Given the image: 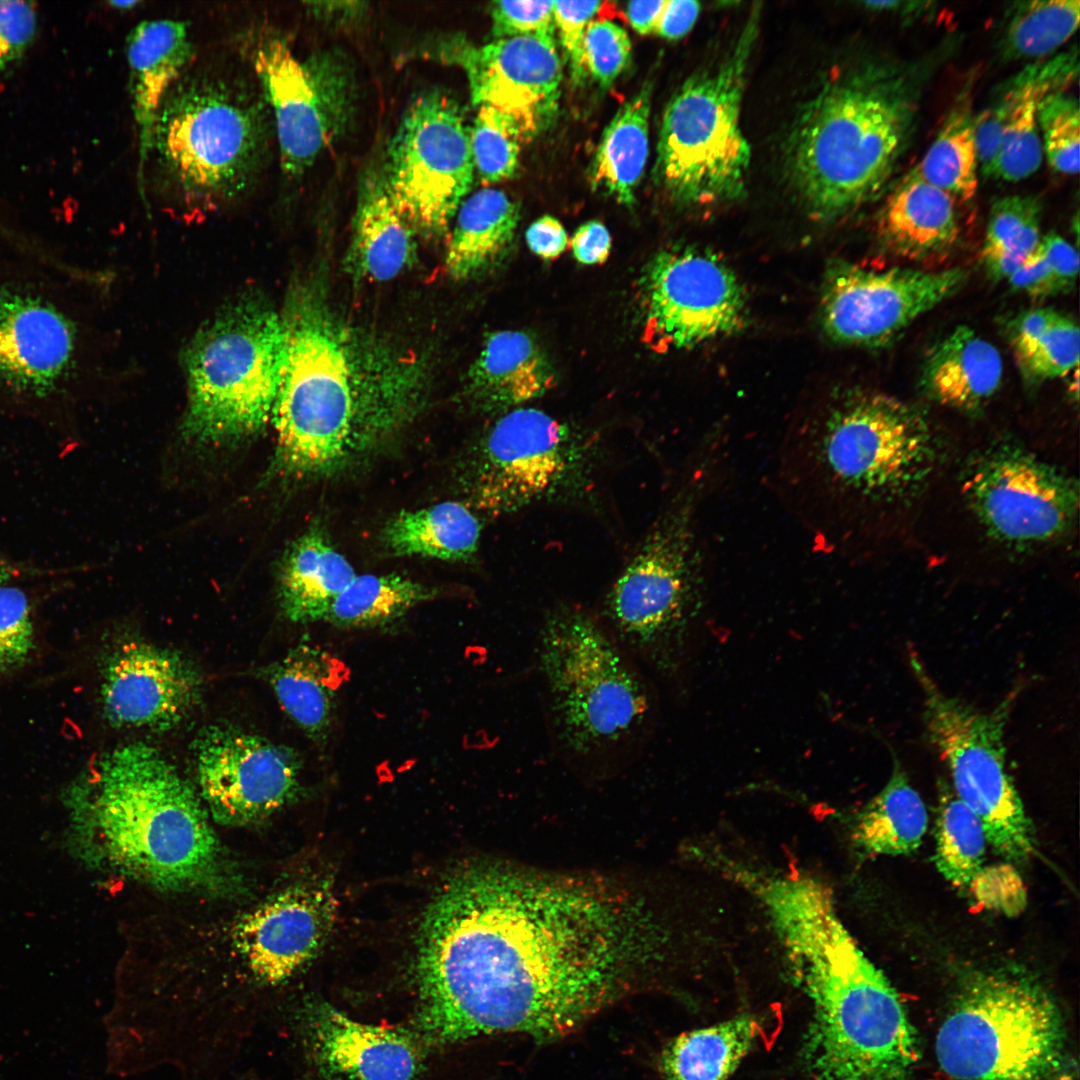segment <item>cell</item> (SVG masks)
I'll return each mask as SVG.
<instances>
[{
  "mask_svg": "<svg viewBox=\"0 0 1080 1080\" xmlns=\"http://www.w3.org/2000/svg\"><path fill=\"white\" fill-rule=\"evenodd\" d=\"M659 927L608 882L478 864L453 874L420 928L419 1023L435 1042L561 1037L655 961Z\"/></svg>",
  "mask_w": 1080,
  "mask_h": 1080,
  "instance_id": "cell-1",
  "label": "cell"
},
{
  "mask_svg": "<svg viewBox=\"0 0 1080 1080\" xmlns=\"http://www.w3.org/2000/svg\"><path fill=\"white\" fill-rule=\"evenodd\" d=\"M70 799L99 864L165 891L242 890L196 791L156 748L134 742L103 754Z\"/></svg>",
  "mask_w": 1080,
  "mask_h": 1080,
  "instance_id": "cell-2",
  "label": "cell"
},
{
  "mask_svg": "<svg viewBox=\"0 0 1080 1080\" xmlns=\"http://www.w3.org/2000/svg\"><path fill=\"white\" fill-rule=\"evenodd\" d=\"M935 448L916 409L886 394L853 393L781 440L776 488L816 549L832 554L859 507L901 496L927 479Z\"/></svg>",
  "mask_w": 1080,
  "mask_h": 1080,
  "instance_id": "cell-3",
  "label": "cell"
},
{
  "mask_svg": "<svg viewBox=\"0 0 1080 1080\" xmlns=\"http://www.w3.org/2000/svg\"><path fill=\"white\" fill-rule=\"evenodd\" d=\"M774 931L812 1006L805 1046L811 1080H916L918 1048L904 1007L834 901L799 900L778 916Z\"/></svg>",
  "mask_w": 1080,
  "mask_h": 1080,
  "instance_id": "cell-4",
  "label": "cell"
},
{
  "mask_svg": "<svg viewBox=\"0 0 1080 1080\" xmlns=\"http://www.w3.org/2000/svg\"><path fill=\"white\" fill-rule=\"evenodd\" d=\"M895 64L872 63L829 79L789 135L790 182L808 211L834 220L884 189L910 139L919 81Z\"/></svg>",
  "mask_w": 1080,
  "mask_h": 1080,
  "instance_id": "cell-5",
  "label": "cell"
},
{
  "mask_svg": "<svg viewBox=\"0 0 1080 1080\" xmlns=\"http://www.w3.org/2000/svg\"><path fill=\"white\" fill-rule=\"evenodd\" d=\"M536 669L554 751L579 769L614 770L637 760L655 697L642 668L596 614L560 604L543 617Z\"/></svg>",
  "mask_w": 1080,
  "mask_h": 1080,
  "instance_id": "cell-6",
  "label": "cell"
},
{
  "mask_svg": "<svg viewBox=\"0 0 1080 1080\" xmlns=\"http://www.w3.org/2000/svg\"><path fill=\"white\" fill-rule=\"evenodd\" d=\"M273 138L271 112L250 66L248 72L190 66L157 112L144 174L149 168L154 187L181 207L216 210L256 187Z\"/></svg>",
  "mask_w": 1080,
  "mask_h": 1080,
  "instance_id": "cell-7",
  "label": "cell"
},
{
  "mask_svg": "<svg viewBox=\"0 0 1080 1080\" xmlns=\"http://www.w3.org/2000/svg\"><path fill=\"white\" fill-rule=\"evenodd\" d=\"M720 464V447L705 441L686 482L612 584L596 615L644 672L664 680L681 672L704 605L706 560L697 516Z\"/></svg>",
  "mask_w": 1080,
  "mask_h": 1080,
  "instance_id": "cell-8",
  "label": "cell"
},
{
  "mask_svg": "<svg viewBox=\"0 0 1080 1080\" xmlns=\"http://www.w3.org/2000/svg\"><path fill=\"white\" fill-rule=\"evenodd\" d=\"M282 322L272 472L329 477L370 450L366 379L357 371L347 335L314 295L296 293Z\"/></svg>",
  "mask_w": 1080,
  "mask_h": 1080,
  "instance_id": "cell-9",
  "label": "cell"
},
{
  "mask_svg": "<svg viewBox=\"0 0 1080 1080\" xmlns=\"http://www.w3.org/2000/svg\"><path fill=\"white\" fill-rule=\"evenodd\" d=\"M937 1060L955 1080H1077L1060 1012L1030 976H973L936 1036Z\"/></svg>",
  "mask_w": 1080,
  "mask_h": 1080,
  "instance_id": "cell-10",
  "label": "cell"
},
{
  "mask_svg": "<svg viewBox=\"0 0 1080 1080\" xmlns=\"http://www.w3.org/2000/svg\"><path fill=\"white\" fill-rule=\"evenodd\" d=\"M759 25L756 7L728 53L689 77L665 108L653 177L680 206L714 205L744 195L751 149L740 116Z\"/></svg>",
  "mask_w": 1080,
  "mask_h": 1080,
  "instance_id": "cell-11",
  "label": "cell"
},
{
  "mask_svg": "<svg viewBox=\"0 0 1080 1080\" xmlns=\"http://www.w3.org/2000/svg\"><path fill=\"white\" fill-rule=\"evenodd\" d=\"M284 345L282 319L256 295L241 296L204 325L185 355L183 437L232 445L258 433L272 414Z\"/></svg>",
  "mask_w": 1080,
  "mask_h": 1080,
  "instance_id": "cell-12",
  "label": "cell"
},
{
  "mask_svg": "<svg viewBox=\"0 0 1080 1080\" xmlns=\"http://www.w3.org/2000/svg\"><path fill=\"white\" fill-rule=\"evenodd\" d=\"M599 440L548 413L518 407L500 414L471 445L460 471L472 507L492 517L589 496Z\"/></svg>",
  "mask_w": 1080,
  "mask_h": 1080,
  "instance_id": "cell-13",
  "label": "cell"
},
{
  "mask_svg": "<svg viewBox=\"0 0 1080 1080\" xmlns=\"http://www.w3.org/2000/svg\"><path fill=\"white\" fill-rule=\"evenodd\" d=\"M909 662L922 692L927 737L946 764L954 793L979 817L1000 855L1014 862L1029 859L1037 849L1035 833L1007 769L1004 744L1016 695L980 711L940 689L916 654Z\"/></svg>",
  "mask_w": 1080,
  "mask_h": 1080,
  "instance_id": "cell-14",
  "label": "cell"
},
{
  "mask_svg": "<svg viewBox=\"0 0 1080 1080\" xmlns=\"http://www.w3.org/2000/svg\"><path fill=\"white\" fill-rule=\"evenodd\" d=\"M248 55L271 112L281 170L295 180L348 128L355 105L352 66L336 50L300 61L286 40L272 34L255 39Z\"/></svg>",
  "mask_w": 1080,
  "mask_h": 1080,
  "instance_id": "cell-15",
  "label": "cell"
},
{
  "mask_svg": "<svg viewBox=\"0 0 1080 1080\" xmlns=\"http://www.w3.org/2000/svg\"><path fill=\"white\" fill-rule=\"evenodd\" d=\"M470 130L458 103L440 90L416 96L388 147L383 177L416 231L443 235L471 190Z\"/></svg>",
  "mask_w": 1080,
  "mask_h": 1080,
  "instance_id": "cell-16",
  "label": "cell"
},
{
  "mask_svg": "<svg viewBox=\"0 0 1080 1080\" xmlns=\"http://www.w3.org/2000/svg\"><path fill=\"white\" fill-rule=\"evenodd\" d=\"M644 335L654 349H689L744 328L743 286L716 254L673 248L654 256L641 279Z\"/></svg>",
  "mask_w": 1080,
  "mask_h": 1080,
  "instance_id": "cell-17",
  "label": "cell"
},
{
  "mask_svg": "<svg viewBox=\"0 0 1080 1080\" xmlns=\"http://www.w3.org/2000/svg\"><path fill=\"white\" fill-rule=\"evenodd\" d=\"M963 493L992 536L1014 544L1063 534L1078 511L1076 483L1015 446L988 448L968 464Z\"/></svg>",
  "mask_w": 1080,
  "mask_h": 1080,
  "instance_id": "cell-18",
  "label": "cell"
},
{
  "mask_svg": "<svg viewBox=\"0 0 1080 1080\" xmlns=\"http://www.w3.org/2000/svg\"><path fill=\"white\" fill-rule=\"evenodd\" d=\"M962 268L923 271L832 265L821 297V321L834 341L880 347L896 339L915 319L956 294L966 283Z\"/></svg>",
  "mask_w": 1080,
  "mask_h": 1080,
  "instance_id": "cell-19",
  "label": "cell"
},
{
  "mask_svg": "<svg viewBox=\"0 0 1080 1080\" xmlns=\"http://www.w3.org/2000/svg\"><path fill=\"white\" fill-rule=\"evenodd\" d=\"M428 50L429 56L460 67L473 104L511 117L527 142L554 118L563 74L555 35L514 36L484 45L451 36Z\"/></svg>",
  "mask_w": 1080,
  "mask_h": 1080,
  "instance_id": "cell-20",
  "label": "cell"
},
{
  "mask_svg": "<svg viewBox=\"0 0 1080 1080\" xmlns=\"http://www.w3.org/2000/svg\"><path fill=\"white\" fill-rule=\"evenodd\" d=\"M200 795L215 821L262 820L301 790V759L293 749L224 725L209 726L193 744Z\"/></svg>",
  "mask_w": 1080,
  "mask_h": 1080,
  "instance_id": "cell-21",
  "label": "cell"
},
{
  "mask_svg": "<svg viewBox=\"0 0 1080 1080\" xmlns=\"http://www.w3.org/2000/svg\"><path fill=\"white\" fill-rule=\"evenodd\" d=\"M1078 72V49L1074 47L1026 65L1000 85L974 118L983 176L1018 182L1039 169L1044 156L1039 106L1047 95L1063 91L1076 81Z\"/></svg>",
  "mask_w": 1080,
  "mask_h": 1080,
  "instance_id": "cell-22",
  "label": "cell"
},
{
  "mask_svg": "<svg viewBox=\"0 0 1080 1080\" xmlns=\"http://www.w3.org/2000/svg\"><path fill=\"white\" fill-rule=\"evenodd\" d=\"M100 700L118 728L163 731L178 725L198 703L201 678L175 651L138 639L117 641L101 662Z\"/></svg>",
  "mask_w": 1080,
  "mask_h": 1080,
  "instance_id": "cell-23",
  "label": "cell"
},
{
  "mask_svg": "<svg viewBox=\"0 0 1080 1080\" xmlns=\"http://www.w3.org/2000/svg\"><path fill=\"white\" fill-rule=\"evenodd\" d=\"M336 899L327 880L273 896L236 924L234 942L257 978L277 984L320 951L332 929Z\"/></svg>",
  "mask_w": 1080,
  "mask_h": 1080,
  "instance_id": "cell-24",
  "label": "cell"
},
{
  "mask_svg": "<svg viewBox=\"0 0 1080 1080\" xmlns=\"http://www.w3.org/2000/svg\"><path fill=\"white\" fill-rule=\"evenodd\" d=\"M71 322L38 296L0 288V384L30 397L54 392L75 355Z\"/></svg>",
  "mask_w": 1080,
  "mask_h": 1080,
  "instance_id": "cell-25",
  "label": "cell"
},
{
  "mask_svg": "<svg viewBox=\"0 0 1080 1080\" xmlns=\"http://www.w3.org/2000/svg\"><path fill=\"white\" fill-rule=\"evenodd\" d=\"M315 1056L334 1080H412L420 1053L406 1034L356 1021L327 1003L309 1020Z\"/></svg>",
  "mask_w": 1080,
  "mask_h": 1080,
  "instance_id": "cell-26",
  "label": "cell"
},
{
  "mask_svg": "<svg viewBox=\"0 0 1080 1080\" xmlns=\"http://www.w3.org/2000/svg\"><path fill=\"white\" fill-rule=\"evenodd\" d=\"M126 51L142 186L157 112L170 87L191 66L194 48L184 21L153 19L130 31Z\"/></svg>",
  "mask_w": 1080,
  "mask_h": 1080,
  "instance_id": "cell-27",
  "label": "cell"
},
{
  "mask_svg": "<svg viewBox=\"0 0 1080 1080\" xmlns=\"http://www.w3.org/2000/svg\"><path fill=\"white\" fill-rule=\"evenodd\" d=\"M554 381L548 358L528 334L497 331L467 371L463 394L476 412L500 415L541 397Z\"/></svg>",
  "mask_w": 1080,
  "mask_h": 1080,
  "instance_id": "cell-28",
  "label": "cell"
},
{
  "mask_svg": "<svg viewBox=\"0 0 1080 1080\" xmlns=\"http://www.w3.org/2000/svg\"><path fill=\"white\" fill-rule=\"evenodd\" d=\"M877 232L897 257L919 261L942 254L959 236L956 199L924 180L914 168L886 198Z\"/></svg>",
  "mask_w": 1080,
  "mask_h": 1080,
  "instance_id": "cell-29",
  "label": "cell"
},
{
  "mask_svg": "<svg viewBox=\"0 0 1080 1080\" xmlns=\"http://www.w3.org/2000/svg\"><path fill=\"white\" fill-rule=\"evenodd\" d=\"M415 231L392 199L382 171H366L359 185L348 256L352 271L374 281L395 278L415 259Z\"/></svg>",
  "mask_w": 1080,
  "mask_h": 1080,
  "instance_id": "cell-30",
  "label": "cell"
},
{
  "mask_svg": "<svg viewBox=\"0 0 1080 1080\" xmlns=\"http://www.w3.org/2000/svg\"><path fill=\"white\" fill-rule=\"evenodd\" d=\"M344 673L338 660L306 636L266 670L267 680L284 711L321 749L331 734L337 691Z\"/></svg>",
  "mask_w": 1080,
  "mask_h": 1080,
  "instance_id": "cell-31",
  "label": "cell"
},
{
  "mask_svg": "<svg viewBox=\"0 0 1080 1080\" xmlns=\"http://www.w3.org/2000/svg\"><path fill=\"white\" fill-rule=\"evenodd\" d=\"M1003 361L997 348L967 326H958L929 351L922 383L938 403L962 411L984 406L1000 387Z\"/></svg>",
  "mask_w": 1080,
  "mask_h": 1080,
  "instance_id": "cell-32",
  "label": "cell"
},
{
  "mask_svg": "<svg viewBox=\"0 0 1080 1080\" xmlns=\"http://www.w3.org/2000/svg\"><path fill=\"white\" fill-rule=\"evenodd\" d=\"M356 576L353 566L319 528L299 536L284 554L279 603L294 623L324 621L334 599Z\"/></svg>",
  "mask_w": 1080,
  "mask_h": 1080,
  "instance_id": "cell-33",
  "label": "cell"
},
{
  "mask_svg": "<svg viewBox=\"0 0 1080 1080\" xmlns=\"http://www.w3.org/2000/svg\"><path fill=\"white\" fill-rule=\"evenodd\" d=\"M450 233L445 265L456 280H466L499 262L509 250L519 208L501 190L483 188L460 204Z\"/></svg>",
  "mask_w": 1080,
  "mask_h": 1080,
  "instance_id": "cell-34",
  "label": "cell"
},
{
  "mask_svg": "<svg viewBox=\"0 0 1080 1080\" xmlns=\"http://www.w3.org/2000/svg\"><path fill=\"white\" fill-rule=\"evenodd\" d=\"M481 532V521L468 505L445 501L399 512L386 523L382 538L396 556L467 561L478 551Z\"/></svg>",
  "mask_w": 1080,
  "mask_h": 1080,
  "instance_id": "cell-35",
  "label": "cell"
},
{
  "mask_svg": "<svg viewBox=\"0 0 1080 1080\" xmlns=\"http://www.w3.org/2000/svg\"><path fill=\"white\" fill-rule=\"evenodd\" d=\"M761 1032L760 1018L751 1014L684 1032L663 1049L660 1071L664 1080H728Z\"/></svg>",
  "mask_w": 1080,
  "mask_h": 1080,
  "instance_id": "cell-36",
  "label": "cell"
},
{
  "mask_svg": "<svg viewBox=\"0 0 1080 1080\" xmlns=\"http://www.w3.org/2000/svg\"><path fill=\"white\" fill-rule=\"evenodd\" d=\"M652 85L625 102L605 128L591 166V184L631 206L649 153Z\"/></svg>",
  "mask_w": 1080,
  "mask_h": 1080,
  "instance_id": "cell-37",
  "label": "cell"
},
{
  "mask_svg": "<svg viewBox=\"0 0 1080 1080\" xmlns=\"http://www.w3.org/2000/svg\"><path fill=\"white\" fill-rule=\"evenodd\" d=\"M928 824L925 804L895 761L885 786L861 810L853 831L854 842L869 856H897L914 852Z\"/></svg>",
  "mask_w": 1080,
  "mask_h": 1080,
  "instance_id": "cell-38",
  "label": "cell"
},
{
  "mask_svg": "<svg viewBox=\"0 0 1080 1080\" xmlns=\"http://www.w3.org/2000/svg\"><path fill=\"white\" fill-rule=\"evenodd\" d=\"M438 592L400 574H356L334 599L324 621L340 628L384 627Z\"/></svg>",
  "mask_w": 1080,
  "mask_h": 1080,
  "instance_id": "cell-39",
  "label": "cell"
},
{
  "mask_svg": "<svg viewBox=\"0 0 1080 1080\" xmlns=\"http://www.w3.org/2000/svg\"><path fill=\"white\" fill-rule=\"evenodd\" d=\"M970 87L961 93L934 142L915 167L919 175L956 200H971L978 187V153Z\"/></svg>",
  "mask_w": 1080,
  "mask_h": 1080,
  "instance_id": "cell-40",
  "label": "cell"
},
{
  "mask_svg": "<svg viewBox=\"0 0 1080 1080\" xmlns=\"http://www.w3.org/2000/svg\"><path fill=\"white\" fill-rule=\"evenodd\" d=\"M1078 0H1033L1013 4L1005 18L998 49L1006 61L1050 57L1078 29Z\"/></svg>",
  "mask_w": 1080,
  "mask_h": 1080,
  "instance_id": "cell-41",
  "label": "cell"
},
{
  "mask_svg": "<svg viewBox=\"0 0 1080 1080\" xmlns=\"http://www.w3.org/2000/svg\"><path fill=\"white\" fill-rule=\"evenodd\" d=\"M1041 205L1031 195H1008L994 201L987 223L982 259L989 276L1012 275L1041 240Z\"/></svg>",
  "mask_w": 1080,
  "mask_h": 1080,
  "instance_id": "cell-42",
  "label": "cell"
},
{
  "mask_svg": "<svg viewBox=\"0 0 1080 1080\" xmlns=\"http://www.w3.org/2000/svg\"><path fill=\"white\" fill-rule=\"evenodd\" d=\"M935 840L938 871L955 887L970 886L982 869L988 841L979 817L945 782L940 789Z\"/></svg>",
  "mask_w": 1080,
  "mask_h": 1080,
  "instance_id": "cell-43",
  "label": "cell"
},
{
  "mask_svg": "<svg viewBox=\"0 0 1080 1080\" xmlns=\"http://www.w3.org/2000/svg\"><path fill=\"white\" fill-rule=\"evenodd\" d=\"M527 142L518 124L487 105L479 106L470 130L474 168L485 183L511 178L517 167L521 144Z\"/></svg>",
  "mask_w": 1080,
  "mask_h": 1080,
  "instance_id": "cell-44",
  "label": "cell"
},
{
  "mask_svg": "<svg viewBox=\"0 0 1080 1080\" xmlns=\"http://www.w3.org/2000/svg\"><path fill=\"white\" fill-rule=\"evenodd\" d=\"M1043 155L1061 174L1079 172L1080 111L1078 99L1063 91L1047 95L1038 110Z\"/></svg>",
  "mask_w": 1080,
  "mask_h": 1080,
  "instance_id": "cell-45",
  "label": "cell"
},
{
  "mask_svg": "<svg viewBox=\"0 0 1080 1080\" xmlns=\"http://www.w3.org/2000/svg\"><path fill=\"white\" fill-rule=\"evenodd\" d=\"M1080 334L1076 322L1059 314L1031 345L1014 354L1024 379L1032 384L1063 377L1078 368Z\"/></svg>",
  "mask_w": 1080,
  "mask_h": 1080,
  "instance_id": "cell-46",
  "label": "cell"
},
{
  "mask_svg": "<svg viewBox=\"0 0 1080 1080\" xmlns=\"http://www.w3.org/2000/svg\"><path fill=\"white\" fill-rule=\"evenodd\" d=\"M35 649L31 607L19 587L0 585V678L23 668Z\"/></svg>",
  "mask_w": 1080,
  "mask_h": 1080,
  "instance_id": "cell-47",
  "label": "cell"
},
{
  "mask_svg": "<svg viewBox=\"0 0 1080 1080\" xmlns=\"http://www.w3.org/2000/svg\"><path fill=\"white\" fill-rule=\"evenodd\" d=\"M631 42L626 30L610 20L589 23L583 40V63L603 87H610L628 66Z\"/></svg>",
  "mask_w": 1080,
  "mask_h": 1080,
  "instance_id": "cell-48",
  "label": "cell"
},
{
  "mask_svg": "<svg viewBox=\"0 0 1080 1080\" xmlns=\"http://www.w3.org/2000/svg\"><path fill=\"white\" fill-rule=\"evenodd\" d=\"M600 1H553L555 31L566 56L575 83L586 76L583 63V40L587 26L601 9Z\"/></svg>",
  "mask_w": 1080,
  "mask_h": 1080,
  "instance_id": "cell-49",
  "label": "cell"
},
{
  "mask_svg": "<svg viewBox=\"0 0 1080 1080\" xmlns=\"http://www.w3.org/2000/svg\"><path fill=\"white\" fill-rule=\"evenodd\" d=\"M490 14L495 39L556 32L553 1H496Z\"/></svg>",
  "mask_w": 1080,
  "mask_h": 1080,
  "instance_id": "cell-50",
  "label": "cell"
},
{
  "mask_svg": "<svg viewBox=\"0 0 1080 1080\" xmlns=\"http://www.w3.org/2000/svg\"><path fill=\"white\" fill-rule=\"evenodd\" d=\"M38 27L33 2L0 0V74L19 63L31 47Z\"/></svg>",
  "mask_w": 1080,
  "mask_h": 1080,
  "instance_id": "cell-51",
  "label": "cell"
},
{
  "mask_svg": "<svg viewBox=\"0 0 1080 1080\" xmlns=\"http://www.w3.org/2000/svg\"><path fill=\"white\" fill-rule=\"evenodd\" d=\"M1007 280L1014 290L1036 299L1063 292L1039 245Z\"/></svg>",
  "mask_w": 1080,
  "mask_h": 1080,
  "instance_id": "cell-52",
  "label": "cell"
},
{
  "mask_svg": "<svg viewBox=\"0 0 1080 1080\" xmlns=\"http://www.w3.org/2000/svg\"><path fill=\"white\" fill-rule=\"evenodd\" d=\"M1039 249L1060 284L1062 291L1072 288L1079 270L1077 250L1056 233H1049L1041 237Z\"/></svg>",
  "mask_w": 1080,
  "mask_h": 1080,
  "instance_id": "cell-53",
  "label": "cell"
},
{
  "mask_svg": "<svg viewBox=\"0 0 1080 1080\" xmlns=\"http://www.w3.org/2000/svg\"><path fill=\"white\" fill-rule=\"evenodd\" d=\"M1060 313L1049 307L1024 310L1011 319L1007 334L1013 354L1025 349L1039 338Z\"/></svg>",
  "mask_w": 1080,
  "mask_h": 1080,
  "instance_id": "cell-54",
  "label": "cell"
},
{
  "mask_svg": "<svg viewBox=\"0 0 1080 1080\" xmlns=\"http://www.w3.org/2000/svg\"><path fill=\"white\" fill-rule=\"evenodd\" d=\"M610 247V234L598 221L581 225L571 239L573 255L582 264L603 263L609 256Z\"/></svg>",
  "mask_w": 1080,
  "mask_h": 1080,
  "instance_id": "cell-55",
  "label": "cell"
},
{
  "mask_svg": "<svg viewBox=\"0 0 1080 1080\" xmlns=\"http://www.w3.org/2000/svg\"><path fill=\"white\" fill-rule=\"evenodd\" d=\"M526 240L529 248L544 259L558 257L568 244L563 225L550 215L540 217L529 226Z\"/></svg>",
  "mask_w": 1080,
  "mask_h": 1080,
  "instance_id": "cell-56",
  "label": "cell"
},
{
  "mask_svg": "<svg viewBox=\"0 0 1080 1080\" xmlns=\"http://www.w3.org/2000/svg\"><path fill=\"white\" fill-rule=\"evenodd\" d=\"M700 9L697 1L666 0L655 33L670 40L682 38L694 26Z\"/></svg>",
  "mask_w": 1080,
  "mask_h": 1080,
  "instance_id": "cell-57",
  "label": "cell"
},
{
  "mask_svg": "<svg viewBox=\"0 0 1080 1080\" xmlns=\"http://www.w3.org/2000/svg\"><path fill=\"white\" fill-rule=\"evenodd\" d=\"M306 4L317 19L337 26L359 23L368 12V3L361 1H315Z\"/></svg>",
  "mask_w": 1080,
  "mask_h": 1080,
  "instance_id": "cell-58",
  "label": "cell"
},
{
  "mask_svg": "<svg viewBox=\"0 0 1080 1080\" xmlns=\"http://www.w3.org/2000/svg\"><path fill=\"white\" fill-rule=\"evenodd\" d=\"M665 4L666 0L631 1L626 6V16L637 33L647 35L655 32Z\"/></svg>",
  "mask_w": 1080,
  "mask_h": 1080,
  "instance_id": "cell-59",
  "label": "cell"
},
{
  "mask_svg": "<svg viewBox=\"0 0 1080 1080\" xmlns=\"http://www.w3.org/2000/svg\"><path fill=\"white\" fill-rule=\"evenodd\" d=\"M929 4L930 2L900 0L862 2V5L870 10L893 12L904 16L921 14L928 9Z\"/></svg>",
  "mask_w": 1080,
  "mask_h": 1080,
  "instance_id": "cell-60",
  "label": "cell"
},
{
  "mask_svg": "<svg viewBox=\"0 0 1080 1080\" xmlns=\"http://www.w3.org/2000/svg\"><path fill=\"white\" fill-rule=\"evenodd\" d=\"M15 574V568L12 567L7 561L0 557V585L8 583L9 579Z\"/></svg>",
  "mask_w": 1080,
  "mask_h": 1080,
  "instance_id": "cell-61",
  "label": "cell"
},
{
  "mask_svg": "<svg viewBox=\"0 0 1080 1080\" xmlns=\"http://www.w3.org/2000/svg\"><path fill=\"white\" fill-rule=\"evenodd\" d=\"M108 3L110 5V7H112L113 9L120 10V11H127V10L133 9L135 6H137L140 3V1H137V0L136 1L135 0L119 1V0H117V1H109Z\"/></svg>",
  "mask_w": 1080,
  "mask_h": 1080,
  "instance_id": "cell-62",
  "label": "cell"
}]
</instances>
